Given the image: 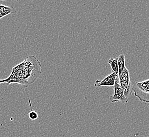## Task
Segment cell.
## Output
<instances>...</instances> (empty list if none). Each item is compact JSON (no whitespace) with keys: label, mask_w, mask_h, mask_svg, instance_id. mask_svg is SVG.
Listing matches in <instances>:
<instances>
[{"label":"cell","mask_w":149,"mask_h":137,"mask_svg":"<svg viewBox=\"0 0 149 137\" xmlns=\"http://www.w3.org/2000/svg\"><path fill=\"white\" fill-rule=\"evenodd\" d=\"M118 78V74L112 72L111 74L105 77L103 80H97L95 81L94 86L95 87L109 86L113 87L115 84V82Z\"/></svg>","instance_id":"obj_5"},{"label":"cell","mask_w":149,"mask_h":137,"mask_svg":"<svg viewBox=\"0 0 149 137\" xmlns=\"http://www.w3.org/2000/svg\"><path fill=\"white\" fill-rule=\"evenodd\" d=\"M17 11L13 7L0 4V19L7 16L8 15L11 14L15 15Z\"/></svg>","instance_id":"obj_6"},{"label":"cell","mask_w":149,"mask_h":137,"mask_svg":"<svg viewBox=\"0 0 149 137\" xmlns=\"http://www.w3.org/2000/svg\"><path fill=\"white\" fill-rule=\"evenodd\" d=\"M114 87V94L109 97V99L112 103L120 102L122 103H127L129 99L125 96L123 89L119 83L118 79L115 82Z\"/></svg>","instance_id":"obj_4"},{"label":"cell","mask_w":149,"mask_h":137,"mask_svg":"<svg viewBox=\"0 0 149 137\" xmlns=\"http://www.w3.org/2000/svg\"><path fill=\"white\" fill-rule=\"evenodd\" d=\"M41 74V64L37 57L29 55L21 63L12 68L11 73L5 79L0 80V84L6 83L8 86L17 83L28 87L33 83Z\"/></svg>","instance_id":"obj_1"},{"label":"cell","mask_w":149,"mask_h":137,"mask_svg":"<svg viewBox=\"0 0 149 137\" xmlns=\"http://www.w3.org/2000/svg\"><path fill=\"white\" fill-rule=\"evenodd\" d=\"M118 79L120 86L123 90L124 95L129 99L133 91L132 86L129 70L125 66V57L124 54H120L118 57Z\"/></svg>","instance_id":"obj_2"},{"label":"cell","mask_w":149,"mask_h":137,"mask_svg":"<svg viewBox=\"0 0 149 137\" xmlns=\"http://www.w3.org/2000/svg\"><path fill=\"white\" fill-rule=\"evenodd\" d=\"M108 63L112 68V72H115L118 73V57L116 58H111L109 59Z\"/></svg>","instance_id":"obj_7"},{"label":"cell","mask_w":149,"mask_h":137,"mask_svg":"<svg viewBox=\"0 0 149 137\" xmlns=\"http://www.w3.org/2000/svg\"><path fill=\"white\" fill-rule=\"evenodd\" d=\"M133 91L140 101L149 103V79L135 83L133 86Z\"/></svg>","instance_id":"obj_3"},{"label":"cell","mask_w":149,"mask_h":137,"mask_svg":"<svg viewBox=\"0 0 149 137\" xmlns=\"http://www.w3.org/2000/svg\"><path fill=\"white\" fill-rule=\"evenodd\" d=\"M6 1V0H0V2H3V1ZM17 2L19 1V0H16Z\"/></svg>","instance_id":"obj_9"},{"label":"cell","mask_w":149,"mask_h":137,"mask_svg":"<svg viewBox=\"0 0 149 137\" xmlns=\"http://www.w3.org/2000/svg\"><path fill=\"white\" fill-rule=\"evenodd\" d=\"M148 137H149V136H148Z\"/></svg>","instance_id":"obj_10"},{"label":"cell","mask_w":149,"mask_h":137,"mask_svg":"<svg viewBox=\"0 0 149 137\" xmlns=\"http://www.w3.org/2000/svg\"><path fill=\"white\" fill-rule=\"evenodd\" d=\"M29 101L30 106L31 108V101H30V100L29 98ZM28 116H29V118L32 120H36L37 119H38V114L37 111L36 110H33L32 109V108H31V110L29 111Z\"/></svg>","instance_id":"obj_8"}]
</instances>
